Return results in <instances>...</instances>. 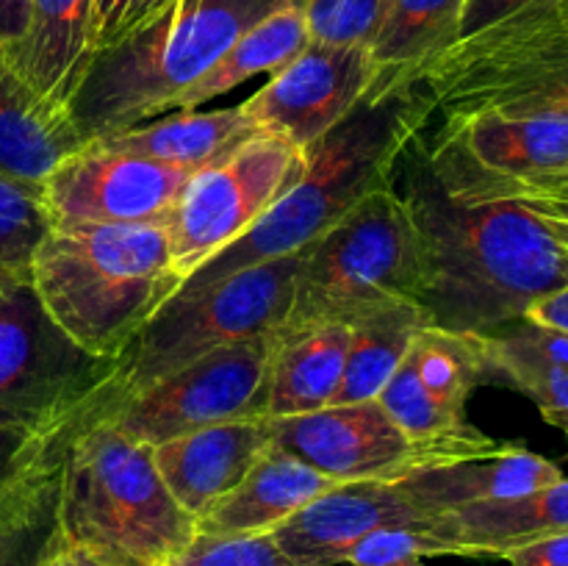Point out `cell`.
Wrapping results in <instances>:
<instances>
[{
    "instance_id": "41",
    "label": "cell",
    "mask_w": 568,
    "mask_h": 566,
    "mask_svg": "<svg viewBox=\"0 0 568 566\" xmlns=\"http://www.w3.org/2000/svg\"><path fill=\"white\" fill-rule=\"evenodd\" d=\"M48 566H109L103 558L92 555L89 549L75 547V544H67L64 538L55 547L53 558L48 560Z\"/></svg>"
},
{
    "instance_id": "28",
    "label": "cell",
    "mask_w": 568,
    "mask_h": 566,
    "mask_svg": "<svg viewBox=\"0 0 568 566\" xmlns=\"http://www.w3.org/2000/svg\"><path fill=\"white\" fill-rule=\"evenodd\" d=\"M469 0H386L369 53L383 70L414 78L453 48Z\"/></svg>"
},
{
    "instance_id": "24",
    "label": "cell",
    "mask_w": 568,
    "mask_h": 566,
    "mask_svg": "<svg viewBox=\"0 0 568 566\" xmlns=\"http://www.w3.org/2000/svg\"><path fill=\"white\" fill-rule=\"evenodd\" d=\"M258 133L264 131L255 125L253 117L242 105H231V109L214 111H175L164 120H148L142 125L109 133V137L92 139V142L161 161V164L203 170Z\"/></svg>"
},
{
    "instance_id": "19",
    "label": "cell",
    "mask_w": 568,
    "mask_h": 566,
    "mask_svg": "<svg viewBox=\"0 0 568 566\" xmlns=\"http://www.w3.org/2000/svg\"><path fill=\"white\" fill-rule=\"evenodd\" d=\"M427 530L447 544L449 555L505 558L510 549L568 530V477L519 497L444 511Z\"/></svg>"
},
{
    "instance_id": "23",
    "label": "cell",
    "mask_w": 568,
    "mask_h": 566,
    "mask_svg": "<svg viewBox=\"0 0 568 566\" xmlns=\"http://www.w3.org/2000/svg\"><path fill=\"white\" fill-rule=\"evenodd\" d=\"M98 0H31V22L14 61L22 78L55 109L70 111L92 64Z\"/></svg>"
},
{
    "instance_id": "4",
    "label": "cell",
    "mask_w": 568,
    "mask_h": 566,
    "mask_svg": "<svg viewBox=\"0 0 568 566\" xmlns=\"http://www.w3.org/2000/svg\"><path fill=\"white\" fill-rule=\"evenodd\" d=\"M59 527L67 544L109 566L166 564L197 536V519L166 488L153 447L94 414L67 442Z\"/></svg>"
},
{
    "instance_id": "38",
    "label": "cell",
    "mask_w": 568,
    "mask_h": 566,
    "mask_svg": "<svg viewBox=\"0 0 568 566\" xmlns=\"http://www.w3.org/2000/svg\"><path fill=\"white\" fill-rule=\"evenodd\" d=\"M31 22V0H0V53L14 61Z\"/></svg>"
},
{
    "instance_id": "43",
    "label": "cell",
    "mask_w": 568,
    "mask_h": 566,
    "mask_svg": "<svg viewBox=\"0 0 568 566\" xmlns=\"http://www.w3.org/2000/svg\"><path fill=\"white\" fill-rule=\"evenodd\" d=\"M558 9H560V14H564V20L568 26V0H558Z\"/></svg>"
},
{
    "instance_id": "8",
    "label": "cell",
    "mask_w": 568,
    "mask_h": 566,
    "mask_svg": "<svg viewBox=\"0 0 568 566\" xmlns=\"http://www.w3.org/2000/svg\"><path fill=\"white\" fill-rule=\"evenodd\" d=\"M297 264L300 255H286L244 266L197 292L175 294L128 344L98 405L120 403L200 355L281 331Z\"/></svg>"
},
{
    "instance_id": "13",
    "label": "cell",
    "mask_w": 568,
    "mask_h": 566,
    "mask_svg": "<svg viewBox=\"0 0 568 566\" xmlns=\"http://www.w3.org/2000/svg\"><path fill=\"white\" fill-rule=\"evenodd\" d=\"M270 431L272 444L336 483L403 481L425 466L488 453L499 444L486 433L471 442H416L386 414L381 400L270 420Z\"/></svg>"
},
{
    "instance_id": "3",
    "label": "cell",
    "mask_w": 568,
    "mask_h": 566,
    "mask_svg": "<svg viewBox=\"0 0 568 566\" xmlns=\"http://www.w3.org/2000/svg\"><path fill=\"white\" fill-rule=\"evenodd\" d=\"M31 281L64 336L109 361L183 286L161 222L53 225L33 253Z\"/></svg>"
},
{
    "instance_id": "16",
    "label": "cell",
    "mask_w": 568,
    "mask_h": 566,
    "mask_svg": "<svg viewBox=\"0 0 568 566\" xmlns=\"http://www.w3.org/2000/svg\"><path fill=\"white\" fill-rule=\"evenodd\" d=\"M381 75L366 44L308 42L242 109L264 133L308 150L358 109Z\"/></svg>"
},
{
    "instance_id": "12",
    "label": "cell",
    "mask_w": 568,
    "mask_h": 566,
    "mask_svg": "<svg viewBox=\"0 0 568 566\" xmlns=\"http://www.w3.org/2000/svg\"><path fill=\"white\" fill-rule=\"evenodd\" d=\"M275 350L277 333L227 344L120 403L98 405L92 414L150 447L220 422L266 420V386Z\"/></svg>"
},
{
    "instance_id": "42",
    "label": "cell",
    "mask_w": 568,
    "mask_h": 566,
    "mask_svg": "<svg viewBox=\"0 0 568 566\" xmlns=\"http://www.w3.org/2000/svg\"><path fill=\"white\" fill-rule=\"evenodd\" d=\"M392 566H425V558H405V560H397V564Z\"/></svg>"
},
{
    "instance_id": "1",
    "label": "cell",
    "mask_w": 568,
    "mask_h": 566,
    "mask_svg": "<svg viewBox=\"0 0 568 566\" xmlns=\"http://www.w3.org/2000/svg\"><path fill=\"white\" fill-rule=\"evenodd\" d=\"M416 139L399 161L405 175L397 189L419 231V305L430 325L494 333L568 286V225L521 198H449Z\"/></svg>"
},
{
    "instance_id": "2",
    "label": "cell",
    "mask_w": 568,
    "mask_h": 566,
    "mask_svg": "<svg viewBox=\"0 0 568 566\" xmlns=\"http://www.w3.org/2000/svg\"><path fill=\"white\" fill-rule=\"evenodd\" d=\"M414 81L383 70L358 109L305 150V172L258 225L186 277L178 294L197 292L253 264L297 255L364 198L397 181L399 159L430 122Z\"/></svg>"
},
{
    "instance_id": "44",
    "label": "cell",
    "mask_w": 568,
    "mask_h": 566,
    "mask_svg": "<svg viewBox=\"0 0 568 566\" xmlns=\"http://www.w3.org/2000/svg\"><path fill=\"white\" fill-rule=\"evenodd\" d=\"M159 566H181L178 560H166V564H159Z\"/></svg>"
},
{
    "instance_id": "33",
    "label": "cell",
    "mask_w": 568,
    "mask_h": 566,
    "mask_svg": "<svg viewBox=\"0 0 568 566\" xmlns=\"http://www.w3.org/2000/svg\"><path fill=\"white\" fill-rule=\"evenodd\" d=\"M175 560L181 566H300L292 555L283 553L272 533H250V536L197 533Z\"/></svg>"
},
{
    "instance_id": "27",
    "label": "cell",
    "mask_w": 568,
    "mask_h": 566,
    "mask_svg": "<svg viewBox=\"0 0 568 566\" xmlns=\"http://www.w3.org/2000/svg\"><path fill=\"white\" fill-rule=\"evenodd\" d=\"M430 325L416 300H403L361 316L349 325V350L342 383L331 405L377 400L388 377L403 364L416 333Z\"/></svg>"
},
{
    "instance_id": "40",
    "label": "cell",
    "mask_w": 568,
    "mask_h": 566,
    "mask_svg": "<svg viewBox=\"0 0 568 566\" xmlns=\"http://www.w3.org/2000/svg\"><path fill=\"white\" fill-rule=\"evenodd\" d=\"M521 200H530V203H538L541 209L552 211L564 225H568V181L555 183V186H547V189H538V192L527 194V198Z\"/></svg>"
},
{
    "instance_id": "32",
    "label": "cell",
    "mask_w": 568,
    "mask_h": 566,
    "mask_svg": "<svg viewBox=\"0 0 568 566\" xmlns=\"http://www.w3.org/2000/svg\"><path fill=\"white\" fill-rule=\"evenodd\" d=\"M311 42L366 44L381 26L386 0H300Z\"/></svg>"
},
{
    "instance_id": "5",
    "label": "cell",
    "mask_w": 568,
    "mask_h": 566,
    "mask_svg": "<svg viewBox=\"0 0 568 566\" xmlns=\"http://www.w3.org/2000/svg\"><path fill=\"white\" fill-rule=\"evenodd\" d=\"M288 0H178L161 20L92 55L70 103L83 142L142 125L178 98L222 53Z\"/></svg>"
},
{
    "instance_id": "37",
    "label": "cell",
    "mask_w": 568,
    "mask_h": 566,
    "mask_svg": "<svg viewBox=\"0 0 568 566\" xmlns=\"http://www.w3.org/2000/svg\"><path fill=\"white\" fill-rule=\"evenodd\" d=\"M503 560L510 566H568V530L510 549Z\"/></svg>"
},
{
    "instance_id": "36",
    "label": "cell",
    "mask_w": 568,
    "mask_h": 566,
    "mask_svg": "<svg viewBox=\"0 0 568 566\" xmlns=\"http://www.w3.org/2000/svg\"><path fill=\"white\" fill-rule=\"evenodd\" d=\"M547 3H552V0H469L455 42L475 37V33H483L486 28L497 26V22L508 20V17L521 14V11L536 9V6H547Z\"/></svg>"
},
{
    "instance_id": "11",
    "label": "cell",
    "mask_w": 568,
    "mask_h": 566,
    "mask_svg": "<svg viewBox=\"0 0 568 566\" xmlns=\"http://www.w3.org/2000/svg\"><path fill=\"white\" fill-rule=\"evenodd\" d=\"M305 172V150L275 133H258L214 164L192 172L170 220L172 264L186 281L292 192Z\"/></svg>"
},
{
    "instance_id": "9",
    "label": "cell",
    "mask_w": 568,
    "mask_h": 566,
    "mask_svg": "<svg viewBox=\"0 0 568 566\" xmlns=\"http://www.w3.org/2000/svg\"><path fill=\"white\" fill-rule=\"evenodd\" d=\"M116 364L64 336L31 272L0 270V422L42 436L67 431L98 408Z\"/></svg>"
},
{
    "instance_id": "31",
    "label": "cell",
    "mask_w": 568,
    "mask_h": 566,
    "mask_svg": "<svg viewBox=\"0 0 568 566\" xmlns=\"http://www.w3.org/2000/svg\"><path fill=\"white\" fill-rule=\"evenodd\" d=\"M50 228L42 186L0 175V270L31 272L33 253Z\"/></svg>"
},
{
    "instance_id": "25",
    "label": "cell",
    "mask_w": 568,
    "mask_h": 566,
    "mask_svg": "<svg viewBox=\"0 0 568 566\" xmlns=\"http://www.w3.org/2000/svg\"><path fill=\"white\" fill-rule=\"evenodd\" d=\"M349 350V327L327 325L277 336L266 386V420L311 414L333 403Z\"/></svg>"
},
{
    "instance_id": "29",
    "label": "cell",
    "mask_w": 568,
    "mask_h": 566,
    "mask_svg": "<svg viewBox=\"0 0 568 566\" xmlns=\"http://www.w3.org/2000/svg\"><path fill=\"white\" fill-rule=\"evenodd\" d=\"M78 425L42 436L0 422V514L14 508L37 488H42L50 477L59 475L67 442Z\"/></svg>"
},
{
    "instance_id": "7",
    "label": "cell",
    "mask_w": 568,
    "mask_h": 566,
    "mask_svg": "<svg viewBox=\"0 0 568 566\" xmlns=\"http://www.w3.org/2000/svg\"><path fill=\"white\" fill-rule=\"evenodd\" d=\"M410 81L430 114H568V26L558 0L460 39Z\"/></svg>"
},
{
    "instance_id": "20",
    "label": "cell",
    "mask_w": 568,
    "mask_h": 566,
    "mask_svg": "<svg viewBox=\"0 0 568 566\" xmlns=\"http://www.w3.org/2000/svg\"><path fill=\"white\" fill-rule=\"evenodd\" d=\"M558 481H564V472L549 458L519 444H497L488 453L425 466L403 477L399 486L433 519L444 511L519 497Z\"/></svg>"
},
{
    "instance_id": "6",
    "label": "cell",
    "mask_w": 568,
    "mask_h": 566,
    "mask_svg": "<svg viewBox=\"0 0 568 566\" xmlns=\"http://www.w3.org/2000/svg\"><path fill=\"white\" fill-rule=\"evenodd\" d=\"M297 255L292 305L277 336L349 327L392 303H419L425 289L419 231L397 181L361 200Z\"/></svg>"
},
{
    "instance_id": "10",
    "label": "cell",
    "mask_w": 568,
    "mask_h": 566,
    "mask_svg": "<svg viewBox=\"0 0 568 566\" xmlns=\"http://www.w3.org/2000/svg\"><path fill=\"white\" fill-rule=\"evenodd\" d=\"M416 144L449 198H527L568 181V114L444 117Z\"/></svg>"
},
{
    "instance_id": "15",
    "label": "cell",
    "mask_w": 568,
    "mask_h": 566,
    "mask_svg": "<svg viewBox=\"0 0 568 566\" xmlns=\"http://www.w3.org/2000/svg\"><path fill=\"white\" fill-rule=\"evenodd\" d=\"M192 172L87 142L44 178L42 200L53 225H166Z\"/></svg>"
},
{
    "instance_id": "35",
    "label": "cell",
    "mask_w": 568,
    "mask_h": 566,
    "mask_svg": "<svg viewBox=\"0 0 568 566\" xmlns=\"http://www.w3.org/2000/svg\"><path fill=\"white\" fill-rule=\"evenodd\" d=\"M178 0H98L94 6V53L125 42L166 14Z\"/></svg>"
},
{
    "instance_id": "34",
    "label": "cell",
    "mask_w": 568,
    "mask_h": 566,
    "mask_svg": "<svg viewBox=\"0 0 568 566\" xmlns=\"http://www.w3.org/2000/svg\"><path fill=\"white\" fill-rule=\"evenodd\" d=\"M430 555H449L447 544L433 536L427 525L414 527H381L361 538L349 549L347 566H392L405 558H430Z\"/></svg>"
},
{
    "instance_id": "39",
    "label": "cell",
    "mask_w": 568,
    "mask_h": 566,
    "mask_svg": "<svg viewBox=\"0 0 568 566\" xmlns=\"http://www.w3.org/2000/svg\"><path fill=\"white\" fill-rule=\"evenodd\" d=\"M525 320L568 333V286L560 289V292L549 294V297L541 300V303L532 305V309L525 314Z\"/></svg>"
},
{
    "instance_id": "30",
    "label": "cell",
    "mask_w": 568,
    "mask_h": 566,
    "mask_svg": "<svg viewBox=\"0 0 568 566\" xmlns=\"http://www.w3.org/2000/svg\"><path fill=\"white\" fill-rule=\"evenodd\" d=\"M59 475L0 514V566H48L61 542Z\"/></svg>"
},
{
    "instance_id": "14",
    "label": "cell",
    "mask_w": 568,
    "mask_h": 566,
    "mask_svg": "<svg viewBox=\"0 0 568 566\" xmlns=\"http://www.w3.org/2000/svg\"><path fill=\"white\" fill-rule=\"evenodd\" d=\"M483 383H494L486 333L427 325L377 400L416 442H471L483 433L466 422V403Z\"/></svg>"
},
{
    "instance_id": "18",
    "label": "cell",
    "mask_w": 568,
    "mask_h": 566,
    "mask_svg": "<svg viewBox=\"0 0 568 566\" xmlns=\"http://www.w3.org/2000/svg\"><path fill=\"white\" fill-rule=\"evenodd\" d=\"M272 447L270 420H231L155 444L153 458L166 488L194 519L247 477Z\"/></svg>"
},
{
    "instance_id": "22",
    "label": "cell",
    "mask_w": 568,
    "mask_h": 566,
    "mask_svg": "<svg viewBox=\"0 0 568 566\" xmlns=\"http://www.w3.org/2000/svg\"><path fill=\"white\" fill-rule=\"evenodd\" d=\"M333 483L336 481L316 472L297 455L272 444L264 458L247 472V477L200 516L197 533L205 536L272 533L311 499L327 492Z\"/></svg>"
},
{
    "instance_id": "17",
    "label": "cell",
    "mask_w": 568,
    "mask_h": 566,
    "mask_svg": "<svg viewBox=\"0 0 568 566\" xmlns=\"http://www.w3.org/2000/svg\"><path fill=\"white\" fill-rule=\"evenodd\" d=\"M427 522L430 516L408 497L399 481H347L333 483L275 527L272 536L300 566H338L369 533Z\"/></svg>"
},
{
    "instance_id": "26",
    "label": "cell",
    "mask_w": 568,
    "mask_h": 566,
    "mask_svg": "<svg viewBox=\"0 0 568 566\" xmlns=\"http://www.w3.org/2000/svg\"><path fill=\"white\" fill-rule=\"evenodd\" d=\"M311 42L305 14L300 9V0H288L286 6L275 9L250 26L225 53L216 59V64L205 72L200 81H194L186 92L178 98L175 109L189 111L231 89L242 87L247 78L258 72H277L283 64L294 59L305 44Z\"/></svg>"
},
{
    "instance_id": "21",
    "label": "cell",
    "mask_w": 568,
    "mask_h": 566,
    "mask_svg": "<svg viewBox=\"0 0 568 566\" xmlns=\"http://www.w3.org/2000/svg\"><path fill=\"white\" fill-rule=\"evenodd\" d=\"M83 144L70 111L50 105L0 53V175L42 186Z\"/></svg>"
}]
</instances>
